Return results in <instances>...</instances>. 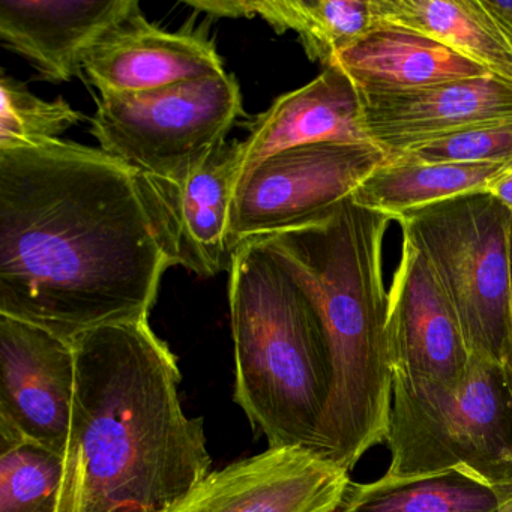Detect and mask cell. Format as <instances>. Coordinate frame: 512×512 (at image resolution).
Returning a JSON list of instances; mask_svg holds the SVG:
<instances>
[{
	"label": "cell",
	"mask_w": 512,
	"mask_h": 512,
	"mask_svg": "<svg viewBox=\"0 0 512 512\" xmlns=\"http://www.w3.org/2000/svg\"><path fill=\"white\" fill-rule=\"evenodd\" d=\"M169 268L125 164L64 140L0 151V314L74 341L148 319Z\"/></svg>",
	"instance_id": "cell-1"
},
{
	"label": "cell",
	"mask_w": 512,
	"mask_h": 512,
	"mask_svg": "<svg viewBox=\"0 0 512 512\" xmlns=\"http://www.w3.org/2000/svg\"><path fill=\"white\" fill-rule=\"evenodd\" d=\"M59 512H167L209 475L205 421L148 319L79 335Z\"/></svg>",
	"instance_id": "cell-2"
},
{
	"label": "cell",
	"mask_w": 512,
	"mask_h": 512,
	"mask_svg": "<svg viewBox=\"0 0 512 512\" xmlns=\"http://www.w3.org/2000/svg\"><path fill=\"white\" fill-rule=\"evenodd\" d=\"M392 221L350 197L313 223L259 239L322 322L334 380L316 454L349 472L388 433L392 365L383 245Z\"/></svg>",
	"instance_id": "cell-3"
},
{
	"label": "cell",
	"mask_w": 512,
	"mask_h": 512,
	"mask_svg": "<svg viewBox=\"0 0 512 512\" xmlns=\"http://www.w3.org/2000/svg\"><path fill=\"white\" fill-rule=\"evenodd\" d=\"M229 271L235 401L269 448L316 452L334 380L316 308L262 241L236 248Z\"/></svg>",
	"instance_id": "cell-4"
},
{
	"label": "cell",
	"mask_w": 512,
	"mask_h": 512,
	"mask_svg": "<svg viewBox=\"0 0 512 512\" xmlns=\"http://www.w3.org/2000/svg\"><path fill=\"white\" fill-rule=\"evenodd\" d=\"M385 475L467 469L512 487V389L505 365L470 359L457 386L392 380Z\"/></svg>",
	"instance_id": "cell-5"
},
{
	"label": "cell",
	"mask_w": 512,
	"mask_h": 512,
	"mask_svg": "<svg viewBox=\"0 0 512 512\" xmlns=\"http://www.w3.org/2000/svg\"><path fill=\"white\" fill-rule=\"evenodd\" d=\"M395 223L427 257L470 355L506 365L512 355L511 212L481 191L406 212Z\"/></svg>",
	"instance_id": "cell-6"
},
{
	"label": "cell",
	"mask_w": 512,
	"mask_h": 512,
	"mask_svg": "<svg viewBox=\"0 0 512 512\" xmlns=\"http://www.w3.org/2000/svg\"><path fill=\"white\" fill-rule=\"evenodd\" d=\"M242 115L236 77L224 73L137 94L106 95L91 119L101 151L139 175L193 169L226 143Z\"/></svg>",
	"instance_id": "cell-7"
},
{
	"label": "cell",
	"mask_w": 512,
	"mask_h": 512,
	"mask_svg": "<svg viewBox=\"0 0 512 512\" xmlns=\"http://www.w3.org/2000/svg\"><path fill=\"white\" fill-rule=\"evenodd\" d=\"M386 155L370 142H328L284 149L239 176L230 208L235 253L259 241L319 220L350 199Z\"/></svg>",
	"instance_id": "cell-8"
},
{
	"label": "cell",
	"mask_w": 512,
	"mask_h": 512,
	"mask_svg": "<svg viewBox=\"0 0 512 512\" xmlns=\"http://www.w3.org/2000/svg\"><path fill=\"white\" fill-rule=\"evenodd\" d=\"M241 158V142H226L179 175L136 173L140 199L170 266L202 278L230 269V208Z\"/></svg>",
	"instance_id": "cell-9"
},
{
	"label": "cell",
	"mask_w": 512,
	"mask_h": 512,
	"mask_svg": "<svg viewBox=\"0 0 512 512\" xmlns=\"http://www.w3.org/2000/svg\"><path fill=\"white\" fill-rule=\"evenodd\" d=\"M74 389L73 341L0 314V428L65 457Z\"/></svg>",
	"instance_id": "cell-10"
},
{
	"label": "cell",
	"mask_w": 512,
	"mask_h": 512,
	"mask_svg": "<svg viewBox=\"0 0 512 512\" xmlns=\"http://www.w3.org/2000/svg\"><path fill=\"white\" fill-rule=\"evenodd\" d=\"M392 380L457 386L470 355L460 322L427 257L404 238L389 290Z\"/></svg>",
	"instance_id": "cell-11"
},
{
	"label": "cell",
	"mask_w": 512,
	"mask_h": 512,
	"mask_svg": "<svg viewBox=\"0 0 512 512\" xmlns=\"http://www.w3.org/2000/svg\"><path fill=\"white\" fill-rule=\"evenodd\" d=\"M349 470L302 448H269L211 472L167 512H337Z\"/></svg>",
	"instance_id": "cell-12"
},
{
	"label": "cell",
	"mask_w": 512,
	"mask_h": 512,
	"mask_svg": "<svg viewBox=\"0 0 512 512\" xmlns=\"http://www.w3.org/2000/svg\"><path fill=\"white\" fill-rule=\"evenodd\" d=\"M359 94L365 137L386 160L460 131L512 122V82L494 76Z\"/></svg>",
	"instance_id": "cell-13"
},
{
	"label": "cell",
	"mask_w": 512,
	"mask_h": 512,
	"mask_svg": "<svg viewBox=\"0 0 512 512\" xmlns=\"http://www.w3.org/2000/svg\"><path fill=\"white\" fill-rule=\"evenodd\" d=\"M83 73L106 97L169 88L226 71L214 41L202 32L163 31L139 10L89 50Z\"/></svg>",
	"instance_id": "cell-14"
},
{
	"label": "cell",
	"mask_w": 512,
	"mask_h": 512,
	"mask_svg": "<svg viewBox=\"0 0 512 512\" xmlns=\"http://www.w3.org/2000/svg\"><path fill=\"white\" fill-rule=\"evenodd\" d=\"M139 10L137 0H2L0 40L44 79L67 83L83 73L89 50Z\"/></svg>",
	"instance_id": "cell-15"
},
{
	"label": "cell",
	"mask_w": 512,
	"mask_h": 512,
	"mask_svg": "<svg viewBox=\"0 0 512 512\" xmlns=\"http://www.w3.org/2000/svg\"><path fill=\"white\" fill-rule=\"evenodd\" d=\"M328 142H368L361 94L337 67H326L313 82L281 95L248 124V137L241 142V175L284 149Z\"/></svg>",
	"instance_id": "cell-16"
},
{
	"label": "cell",
	"mask_w": 512,
	"mask_h": 512,
	"mask_svg": "<svg viewBox=\"0 0 512 512\" xmlns=\"http://www.w3.org/2000/svg\"><path fill=\"white\" fill-rule=\"evenodd\" d=\"M329 67L340 68L364 94L413 91L490 76L433 38L391 25H380L365 35L335 56Z\"/></svg>",
	"instance_id": "cell-17"
},
{
	"label": "cell",
	"mask_w": 512,
	"mask_h": 512,
	"mask_svg": "<svg viewBox=\"0 0 512 512\" xmlns=\"http://www.w3.org/2000/svg\"><path fill=\"white\" fill-rule=\"evenodd\" d=\"M187 5L214 17H260L278 34L293 31L308 59L325 68L380 26L374 0H200Z\"/></svg>",
	"instance_id": "cell-18"
},
{
	"label": "cell",
	"mask_w": 512,
	"mask_h": 512,
	"mask_svg": "<svg viewBox=\"0 0 512 512\" xmlns=\"http://www.w3.org/2000/svg\"><path fill=\"white\" fill-rule=\"evenodd\" d=\"M380 25L433 38L475 62L490 76L512 82V46L482 0H374Z\"/></svg>",
	"instance_id": "cell-19"
},
{
	"label": "cell",
	"mask_w": 512,
	"mask_h": 512,
	"mask_svg": "<svg viewBox=\"0 0 512 512\" xmlns=\"http://www.w3.org/2000/svg\"><path fill=\"white\" fill-rule=\"evenodd\" d=\"M509 497L512 487H497L467 469H451L350 481L337 512H497Z\"/></svg>",
	"instance_id": "cell-20"
},
{
	"label": "cell",
	"mask_w": 512,
	"mask_h": 512,
	"mask_svg": "<svg viewBox=\"0 0 512 512\" xmlns=\"http://www.w3.org/2000/svg\"><path fill=\"white\" fill-rule=\"evenodd\" d=\"M512 163L415 164L386 161L353 193L362 208L395 218L434 203L481 193Z\"/></svg>",
	"instance_id": "cell-21"
},
{
	"label": "cell",
	"mask_w": 512,
	"mask_h": 512,
	"mask_svg": "<svg viewBox=\"0 0 512 512\" xmlns=\"http://www.w3.org/2000/svg\"><path fill=\"white\" fill-rule=\"evenodd\" d=\"M65 457L0 428V512H59Z\"/></svg>",
	"instance_id": "cell-22"
},
{
	"label": "cell",
	"mask_w": 512,
	"mask_h": 512,
	"mask_svg": "<svg viewBox=\"0 0 512 512\" xmlns=\"http://www.w3.org/2000/svg\"><path fill=\"white\" fill-rule=\"evenodd\" d=\"M0 151L35 148L61 140L82 121L64 98L41 100L13 77L0 80Z\"/></svg>",
	"instance_id": "cell-23"
},
{
	"label": "cell",
	"mask_w": 512,
	"mask_h": 512,
	"mask_svg": "<svg viewBox=\"0 0 512 512\" xmlns=\"http://www.w3.org/2000/svg\"><path fill=\"white\" fill-rule=\"evenodd\" d=\"M386 161L415 164L512 163V122L460 131Z\"/></svg>",
	"instance_id": "cell-24"
},
{
	"label": "cell",
	"mask_w": 512,
	"mask_h": 512,
	"mask_svg": "<svg viewBox=\"0 0 512 512\" xmlns=\"http://www.w3.org/2000/svg\"><path fill=\"white\" fill-rule=\"evenodd\" d=\"M485 8L490 11L491 16L496 20L499 28L502 29L505 37L512 46V0L511 2H500V0H482Z\"/></svg>",
	"instance_id": "cell-25"
},
{
	"label": "cell",
	"mask_w": 512,
	"mask_h": 512,
	"mask_svg": "<svg viewBox=\"0 0 512 512\" xmlns=\"http://www.w3.org/2000/svg\"><path fill=\"white\" fill-rule=\"evenodd\" d=\"M485 193L491 194L494 199L499 200L512 214V170L494 179V181L488 185Z\"/></svg>",
	"instance_id": "cell-26"
},
{
	"label": "cell",
	"mask_w": 512,
	"mask_h": 512,
	"mask_svg": "<svg viewBox=\"0 0 512 512\" xmlns=\"http://www.w3.org/2000/svg\"><path fill=\"white\" fill-rule=\"evenodd\" d=\"M497 512H512V497H509V499L500 506V509Z\"/></svg>",
	"instance_id": "cell-27"
},
{
	"label": "cell",
	"mask_w": 512,
	"mask_h": 512,
	"mask_svg": "<svg viewBox=\"0 0 512 512\" xmlns=\"http://www.w3.org/2000/svg\"><path fill=\"white\" fill-rule=\"evenodd\" d=\"M509 274H511V289H512V232H511V239H509Z\"/></svg>",
	"instance_id": "cell-28"
},
{
	"label": "cell",
	"mask_w": 512,
	"mask_h": 512,
	"mask_svg": "<svg viewBox=\"0 0 512 512\" xmlns=\"http://www.w3.org/2000/svg\"><path fill=\"white\" fill-rule=\"evenodd\" d=\"M505 368H506V373H508V379H509V383H511V389H512V355H511V358H509V361L506 362Z\"/></svg>",
	"instance_id": "cell-29"
}]
</instances>
